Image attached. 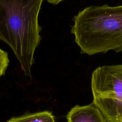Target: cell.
Wrapping results in <instances>:
<instances>
[{
    "label": "cell",
    "mask_w": 122,
    "mask_h": 122,
    "mask_svg": "<svg viewBox=\"0 0 122 122\" xmlns=\"http://www.w3.org/2000/svg\"><path fill=\"white\" fill-rule=\"evenodd\" d=\"M44 0H0V40L12 50L26 76L41 37L38 16Z\"/></svg>",
    "instance_id": "obj_1"
},
{
    "label": "cell",
    "mask_w": 122,
    "mask_h": 122,
    "mask_svg": "<svg viewBox=\"0 0 122 122\" xmlns=\"http://www.w3.org/2000/svg\"><path fill=\"white\" fill-rule=\"evenodd\" d=\"M72 20L71 32L81 53L122 52V5L87 7Z\"/></svg>",
    "instance_id": "obj_2"
},
{
    "label": "cell",
    "mask_w": 122,
    "mask_h": 122,
    "mask_svg": "<svg viewBox=\"0 0 122 122\" xmlns=\"http://www.w3.org/2000/svg\"><path fill=\"white\" fill-rule=\"evenodd\" d=\"M92 103L106 122H122V64L98 67L92 73Z\"/></svg>",
    "instance_id": "obj_3"
},
{
    "label": "cell",
    "mask_w": 122,
    "mask_h": 122,
    "mask_svg": "<svg viewBox=\"0 0 122 122\" xmlns=\"http://www.w3.org/2000/svg\"><path fill=\"white\" fill-rule=\"evenodd\" d=\"M68 122H106L100 110L93 103L76 105L66 116Z\"/></svg>",
    "instance_id": "obj_4"
},
{
    "label": "cell",
    "mask_w": 122,
    "mask_h": 122,
    "mask_svg": "<svg viewBox=\"0 0 122 122\" xmlns=\"http://www.w3.org/2000/svg\"><path fill=\"white\" fill-rule=\"evenodd\" d=\"M7 122H55L52 113L43 111L12 118Z\"/></svg>",
    "instance_id": "obj_5"
},
{
    "label": "cell",
    "mask_w": 122,
    "mask_h": 122,
    "mask_svg": "<svg viewBox=\"0 0 122 122\" xmlns=\"http://www.w3.org/2000/svg\"><path fill=\"white\" fill-rule=\"evenodd\" d=\"M9 62L8 53L0 48V77L5 74Z\"/></svg>",
    "instance_id": "obj_6"
},
{
    "label": "cell",
    "mask_w": 122,
    "mask_h": 122,
    "mask_svg": "<svg viewBox=\"0 0 122 122\" xmlns=\"http://www.w3.org/2000/svg\"><path fill=\"white\" fill-rule=\"evenodd\" d=\"M44 0L47 1L48 2H49L50 4H52L53 5H57L59 3L65 0Z\"/></svg>",
    "instance_id": "obj_7"
}]
</instances>
